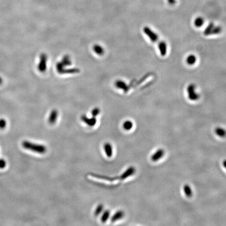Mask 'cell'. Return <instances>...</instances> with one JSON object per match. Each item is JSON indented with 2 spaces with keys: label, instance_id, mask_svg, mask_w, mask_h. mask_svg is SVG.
I'll use <instances>...</instances> for the list:
<instances>
[{
  "label": "cell",
  "instance_id": "cell-19",
  "mask_svg": "<svg viewBox=\"0 0 226 226\" xmlns=\"http://www.w3.org/2000/svg\"><path fill=\"white\" fill-rule=\"evenodd\" d=\"M103 205L102 204H100L96 207V208L94 212V215L95 216H99L103 212Z\"/></svg>",
  "mask_w": 226,
  "mask_h": 226
},
{
  "label": "cell",
  "instance_id": "cell-4",
  "mask_svg": "<svg viewBox=\"0 0 226 226\" xmlns=\"http://www.w3.org/2000/svg\"><path fill=\"white\" fill-rule=\"evenodd\" d=\"M47 56L42 53L40 56V61L39 64L38 65V69L39 72H44L47 68Z\"/></svg>",
  "mask_w": 226,
  "mask_h": 226
},
{
  "label": "cell",
  "instance_id": "cell-6",
  "mask_svg": "<svg viewBox=\"0 0 226 226\" xmlns=\"http://www.w3.org/2000/svg\"><path fill=\"white\" fill-rule=\"evenodd\" d=\"M136 172V169L133 166H130L120 176V179L121 180L127 179L130 176L132 175L135 174Z\"/></svg>",
  "mask_w": 226,
  "mask_h": 226
},
{
  "label": "cell",
  "instance_id": "cell-11",
  "mask_svg": "<svg viewBox=\"0 0 226 226\" xmlns=\"http://www.w3.org/2000/svg\"><path fill=\"white\" fill-rule=\"evenodd\" d=\"M124 212L122 210H118L116 212L111 218V221L112 223H114L118 220L121 219L124 216Z\"/></svg>",
  "mask_w": 226,
  "mask_h": 226
},
{
  "label": "cell",
  "instance_id": "cell-13",
  "mask_svg": "<svg viewBox=\"0 0 226 226\" xmlns=\"http://www.w3.org/2000/svg\"><path fill=\"white\" fill-rule=\"evenodd\" d=\"M204 23H205V21H204V18L201 16H198L195 19L194 21V25L196 28H200L202 26V25H204Z\"/></svg>",
  "mask_w": 226,
  "mask_h": 226
},
{
  "label": "cell",
  "instance_id": "cell-27",
  "mask_svg": "<svg viewBox=\"0 0 226 226\" xmlns=\"http://www.w3.org/2000/svg\"><path fill=\"white\" fill-rule=\"evenodd\" d=\"M2 83H3V79L1 77H0V85H1Z\"/></svg>",
  "mask_w": 226,
  "mask_h": 226
},
{
  "label": "cell",
  "instance_id": "cell-7",
  "mask_svg": "<svg viewBox=\"0 0 226 226\" xmlns=\"http://www.w3.org/2000/svg\"><path fill=\"white\" fill-rule=\"evenodd\" d=\"M164 154V151L162 149H159L158 150L154 153L151 156V160L155 162L160 160L162 157H163Z\"/></svg>",
  "mask_w": 226,
  "mask_h": 226
},
{
  "label": "cell",
  "instance_id": "cell-9",
  "mask_svg": "<svg viewBox=\"0 0 226 226\" xmlns=\"http://www.w3.org/2000/svg\"><path fill=\"white\" fill-rule=\"evenodd\" d=\"M81 119L83 122L86 123L90 127L94 126L96 123V119L94 117L91 118H89L86 116L83 115V116H81Z\"/></svg>",
  "mask_w": 226,
  "mask_h": 226
},
{
  "label": "cell",
  "instance_id": "cell-16",
  "mask_svg": "<svg viewBox=\"0 0 226 226\" xmlns=\"http://www.w3.org/2000/svg\"><path fill=\"white\" fill-rule=\"evenodd\" d=\"M213 27H214V24H213V23H210L208 25V26L206 28L205 30H204V35H206V36L211 35V33H212V30H213Z\"/></svg>",
  "mask_w": 226,
  "mask_h": 226
},
{
  "label": "cell",
  "instance_id": "cell-10",
  "mask_svg": "<svg viewBox=\"0 0 226 226\" xmlns=\"http://www.w3.org/2000/svg\"><path fill=\"white\" fill-rule=\"evenodd\" d=\"M104 149L105 151V153L109 158L112 157L113 155V148L110 143H106L104 145Z\"/></svg>",
  "mask_w": 226,
  "mask_h": 226
},
{
  "label": "cell",
  "instance_id": "cell-17",
  "mask_svg": "<svg viewBox=\"0 0 226 226\" xmlns=\"http://www.w3.org/2000/svg\"><path fill=\"white\" fill-rule=\"evenodd\" d=\"M132 127H133V124L131 121H125L123 124V128L126 130H130Z\"/></svg>",
  "mask_w": 226,
  "mask_h": 226
},
{
  "label": "cell",
  "instance_id": "cell-2",
  "mask_svg": "<svg viewBox=\"0 0 226 226\" xmlns=\"http://www.w3.org/2000/svg\"><path fill=\"white\" fill-rule=\"evenodd\" d=\"M187 96L190 100L191 101H196L200 97L199 94L196 92V86L194 84H190L188 85L186 89Z\"/></svg>",
  "mask_w": 226,
  "mask_h": 226
},
{
  "label": "cell",
  "instance_id": "cell-8",
  "mask_svg": "<svg viewBox=\"0 0 226 226\" xmlns=\"http://www.w3.org/2000/svg\"><path fill=\"white\" fill-rule=\"evenodd\" d=\"M197 60V58L195 55L194 54H190L186 56V59H185V62L188 66H192L196 64Z\"/></svg>",
  "mask_w": 226,
  "mask_h": 226
},
{
  "label": "cell",
  "instance_id": "cell-20",
  "mask_svg": "<svg viewBox=\"0 0 226 226\" xmlns=\"http://www.w3.org/2000/svg\"><path fill=\"white\" fill-rule=\"evenodd\" d=\"M222 31V28L220 26H215L213 27L212 30L211 35H217L219 34L220 33H221Z\"/></svg>",
  "mask_w": 226,
  "mask_h": 226
},
{
  "label": "cell",
  "instance_id": "cell-1",
  "mask_svg": "<svg viewBox=\"0 0 226 226\" xmlns=\"http://www.w3.org/2000/svg\"><path fill=\"white\" fill-rule=\"evenodd\" d=\"M22 146L25 149L32 151L33 152H36L38 153H45L47 151V148L44 145L36 144L26 140L23 141Z\"/></svg>",
  "mask_w": 226,
  "mask_h": 226
},
{
  "label": "cell",
  "instance_id": "cell-23",
  "mask_svg": "<svg viewBox=\"0 0 226 226\" xmlns=\"http://www.w3.org/2000/svg\"><path fill=\"white\" fill-rule=\"evenodd\" d=\"M100 110H99V108H95L92 110V111L91 113H92V116L95 117H96V116H97V115H99V113H100Z\"/></svg>",
  "mask_w": 226,
  "mask_h": 226
},
{
  "label": "cell",
  "instance_id": "cell-22",
  "mask_svg": "<svg viewBox=\"0 0 226 226\" xmlns=\"http://www.w3.org/2000/svg\"><path fill=\"white\" fill-rule=\"evenodd\" d=\"M6 121L5 119L4 118H1L0 119V129H4L6 126Z\"/></svg>",
  "mask_w": 226,
  "mask_h": 226
},
{
  "label": "cell",
  "instance_id": "cell-18",
  "mask_svg": "<svg viewBox=\"0 0 226 226\" xmlns=\"http://www.w3.org/2000/svg\"><path fill=\"white\" fill-rule=\"evenodd\" d=\"M110 211L108 210H105L102 215V217H101V221L103 223H105L107 220L108 218L110 217Z\"/></svg>",
  "mask_w": 226,
  "mask_h": 226
},
{
  "label": "cell",
  "instance_id": "cell-12",
  "mask_svg": "<svg viewBox=\"0 0 226 226\" xmlns=\"http://www.w3.org/2000/svg\"><path fill=\"white\" fill-rule=\"evenodd\" d=\"M58 117V111L56 110H53L50 113L48 121L50 124H55Z\"/></svg>",
  "mask_w": 226,
  "mask_h": 226
},
{
  "label": "cell",
  "instance_id": "cell-15",
  "mask_svg": "<svg viewBox=\"0 0 226 226\" xmlns=\"http://www.w3.org/2000/svg\"><path fill=\"white\" fill-rule=\"evenodd\" d=\"M183 190L184 193L187 197H191L192 196L193 193H192V191H191L190 185H187V184L184 185L183 186Z\"/></svg>",
  "mask_w": 226,
  "mask_h": 226
},
{
  "label": "cell",
  "instance_id": "cell-25",
  "mask_svg": "<svg viewBox=\"0 0 226 226\" xmlns=\"http://www.w3.org/2000/svg\"><path fill=\"white\" fill-rule=\"evenodd\" d=\"M168 2L170 4L173 5L176 3V0H168Z\"/></svg>",
  "mask_w": 226,
  "mask_h": 226
},
{
  "label": "cell",
  "instance_id": "cell-26",
  "mask_svg": "<svg viewBox=\"0 0 226 226\" xmlns=\"http://www.w3.org/2000/svg\"><path fill=\"white\" fill-rule=\"evenodd\" d=\"M223 166H224V168H226V160H224V161H223Z\"/></svg>",
  "mask_w": 226,
  "mask_h": 226
},
{
  "label": "cell",
  "instance_id": "cell-14",
  "mask_svg": "<svg viewBox=\"0 0 226 226\" xmlns=\"http://www.w3.org/2000/svg\"><path fill=\"white\" fill-rule=\"evenodd\" d=\"M215 133L217 136L220 137L226 136V130L221 127H217L215 129Z\"/></svg>",
  "mask_w": 226,
  "mask_h": 226
},
{
  "label": "cell",
  "instance_id": "cell-21",
  "mask_svg": "<svg viewBox=\"0 0 226 226\" xmlns=\"http://www.w3.org/2000/svg\"><path fill=\"white\" fill-rule=\"evenodd\" d=\"M94 50L96 52V53H97L99 55H100V54L101 55L103 53V49L100 46H95V47H94Z\"/></svg>",
  "mask_w": 226,
  "mask_h": 226
},
{
  "label": "cell",
  "instance_id": "cell-3",
  "mask_svg": "<svg viewBox=\"0 0 226 226\" xmlns=\"http://www.w3.org/2000/svg\"><path fill=\"white\" fill-rule=\"evenodd\" d=\"M143 31L144 34L148 36V37L149 38V39L152 42H156L158 40V34L149 27H144L143 28Z\"/></svg>",
  "mask_w": 226,
  "mask_h": 226
},
{
  "label": "cell",
  "instance_id": "cell-24",
  "mask_svg": "<svg viewBox=\"0 0 226 226\" xmlns=\"http://www.w3.org/2000/svg\"><path fill=\"white\" fill-rule=\"evenodd\" d=\"M6 163L5 160L3 159H0V169H4L6 166Z\"/></svg>",
  "mask_w": 226,
  "mask_h": 226
},
{
  "label": "cell",
  "instance_id": "cell-5",
  "mask_svg": "<svg viewBox=\"0 0 226 226\" xmlns=\"http://www.w3.org/2000/svg\"><path fill=\"white\" fill-rule=\"evenodd\" d=\"M159 51L160 52V55L162 56H166L167 51H168V45L165 41H160L158 45Z\"/></svg>",
  "mask_w": 226,
  "mask_h": 226
}]
</instances>
